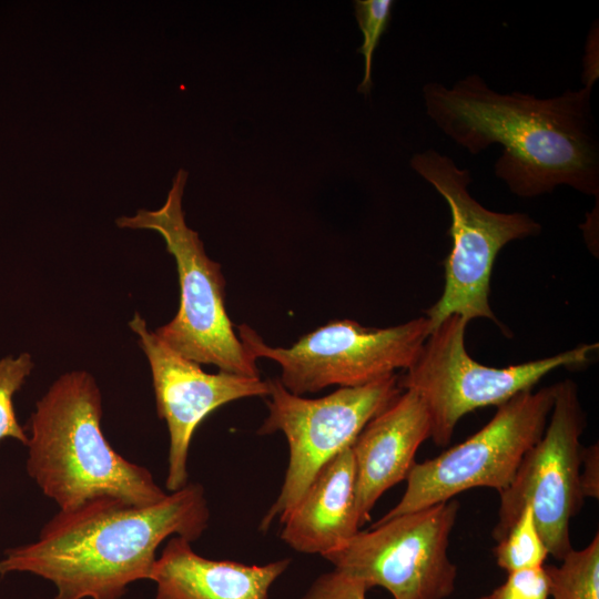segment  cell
I'll return each mask as SVG.
<instances>
[{"instance_id": "obj_1", "label": "cell", "mask_w": 599, "mask_h": 599, "mask_svg": "<svg viewBox=\"0 0 599 599\" xmlns=\"http://www.w3.org/2000/svg\"><path fill=\"white\" fill-rule=\"evenodd\" d=\"M593 84L550 99L500 93L476 74L451 88L424 85L426 114L454 142L477 154L497 143L495 173L521 197L568 185L599 193V146L590 109Z\"/></svg>"}, {"instance_id": "obj_2", "label": "cell", "mask_w": 599, "mask_h": 599, "mask_svg": "<svg viewBox=\"0 0 599 599\" xmlns=\"http://www.w3.org/2000/svg\"><path fill=\"white\" fill-rule=\"evenodd\" d=\"M204 489L187 484L151 506L103 497L59 510L35 541L4 551L0 575L30 572L51 581L53 599H120L150 579L159 546L170 536L190 542L207 528Z\"/></svg>"}, {"instance_id": "obj_3", "label": "cell", "mask_w": 599, "mask_h": 599, "mask_svg": "<svg viewBox=\"0 0 599 599\" xmlns=\"http://www.w3.org/2000/svg\"><path fill=\"white\" fill-rule=\"evenodd\" d=\"M102 395L87 370L58 377L30 417L27 471L41 491L70 510L103 497L151 506L167 494L148 468L116 453L101 429Z\"/></svg>"}, {"instance_id": "obj_4", "label": "cell", "mask_w": 599, "mask_h": 599, "mask_svg": "<svg viewBox=\"0 0 599 599\" xmlns=\"http://www.w3.org/2000/svg\"><path fill=\"white\" fill-rule=\"evenodd\" d=\"M187 173L180 170L162 207L139 210L116 220L120 227L149 229L161 234L174 257L180 305L175 316L156 335L174 352L222 372L260 377L256 361L245 351L225 307V280L221 265L211 260L199 234L184 219L182 196Z\"/></svg>"}, {"instance_id": "obj_5", "label": "cell", "mask_w": 599, "mask_h": 599, "mask_svg": "<svg viewBox=\"0 0 599 599\" xmlns=\"http://www.w3.org/2000/svg\"><path fill=\"white\" fill-rule=\"evenodd\" d=\"M468 321L459 315L445 318L427 337L417 359L399 379L426 406L432 422L430 438L444 447L458 422L486 406H500L517 394L532 389L547 374L559 368L586 366L598 343L580 344L560 354L511 365L485 366L465 347Z\"/></svg>"}, {"instance_id": "obj_6", "label": "cell", "mask_w": 599, "mask_h": 599, "mask_svg": "<svg viewBox=\"0 0 599 599\" xmlns=\"http://www.w3.org/2000/svg\"><path fill=\"white\" fill-rule=\"evenodd\" d=\"M410 166L444 197L451 216L443 294L425 311L432 332L448 316L459 315L468 322L490 319L508 335L489 304L493 265L506 244L539 234L541 225L525 213L484 207L468 192L469 171L433 149L415 154Z\"/></svg>"}, {"instance_id": "obj_7", "label": "cell", "mask_w": 599, "mask_h": 599, "mask_svg": "<svg viewBox=\"0 0 599 599\" xmlns=\"http://www.w3.org/2000/svg\"><path fill=\"white\" fill-rule=\"evenodd\" d=\"M236 329L247 354L255 361L277 363L278 380L300 396L329 386H362L395 374L396 369H408L432 333L426 316L386 328L339 319L303 335L291 347H276L265 343L247 324Z\"/></svg>"}, {"instance_id": "obj_8", "label": "cell", "mask_w": 599, "mask_h": 599, "mask_svg": "<svg viewBox=\"0 0 599 599\" xmlns=\"http://www.w3.org/2000/svg\"><path fill=\"white\" fill-rule=\"evenodd\" d=\"M267 382L268 415L257 434L283 433L288 445V464L281 491L261 520L263 532L275 519L284 518L319 469L351 447L367 423L402 393L396 374L362 386L339 387L319 398L295 395L278 378Z\"/></svg>"}, {"instance_id": "obj_9", "label": "cell", "mask_w": 599, "mask_h": 599, "mask_svg": "<svg viewBox=\"0 0 599 599\" xmlns=\"http://www.w3.org/2000/svg\"><path fill=\"white\" fill-rule=\"evenodd\" d=\"M555 394V385L521 392L498 406L494 417L468 439L415 463L403 497L379 520L448 501L473 488L506 489L527 451L544 435Z\"/></svg>"}, {"instance_id": "obj_10", "label": "cell", "mask_w": 599, "mask_h": 599, "mask_svg": "<svg viewBox=\"0 0 599 599\" xmlns=\"http://www.w3.org/2000/svg\"><path fill=\"white\" fill-rule=\"evenodd\" d=\"M458 510L450 499L378 520L323 557L335 571L368 589L382 587L393 599H446L457 577L448 544Z\"/></svg>"}, {"instance_id": "obj_11", "label": "cell", "mask_w": 599, "mask_h": 599, "mask_svg": "<svg viewBox=\"0 0 599 599\" xmlns=\"http://www.w3.org/2000/svg\"><path fill=\"white\" fill-rule=\"evenodd\" d=\"M555 386V402L544 435L527 451L509 486L499 493L493 537L501 540L522 509L529 507L549 555L561 561L573 549L570 521L585 498L580 486V437L586 415L575 382L565 379Z\"/></svg>"}, {"instance_id": "obj_12", "label": "cell", "mask_w": 599, "mask_h": 599, "mask_svg": "<svg viewBox=\"0 0 599 599\" xmlns=\"http://www.w3.org/2000/svg\"><path fill=\"white\" fill-rule=\"evenodd\" d=\"M129 327L139 338L152 374L156 412L170 435L165 487L171 493L187 485V456L195 429L216 408L233 400L267 397L270 386L261 377L220 370L204 372L200 364L171 349L135 313Z\"/></svg>"}, {"instance_id": "obj_13", "label": "cell", "mask_w": 599, "mask_h": 599, "mask_svg": "<svg viewBox=\"0 0 599 599\" xmlns=\"http://www.w3.org/2000/svg\"><path fill=\"white\" fill-rule=\"evenodd\" d=\"M423 400L406 389L370 419L351 446L355 464V509L359 528L385 491L406 479L415 455L430 437Z\"/></svg>"}, {"instance_id": "obj_14", "label": "cell", "mask_w": 599, "mask_h": 599, "mask_svg": "<svg viewBox=\"0 0 599 599\" xmlns=\"http://www.w3.org/2000/svg\"><path fill=\"white\" fill-rule=\"evenodd\" d=\"M290 564L287 558L262 566L207 559L174 536L156 558L150 580L156 585L155 599H268Z\"/></svg>"}, {"instance_id": "obj_15", "label": "cell", "mask_w": 599, "mask_h": 599, "mask_svg": "<svg viewBox=\"0 0 599 599\" xmlns=\"http://www.w3.org/2000/svg\"><path fill=\"white\" fill-rule=\"evenodd\" d=\"M281 539L292 549L322 557L359 531L355 464L351 447L326 463L281 520Z\"/></svg>"}, {"instance_id": "obj_16", "label": "cell", "mask_w": 599, "mask_h": 599, "mask_svg": "<svg viewBox=\"0 0 599 599\" xmlns=\"http://www.w3.org/2000/svg\"><path fill=\"white\" fill-rule=\"evenodd\" d=\"M552 599H599V534L582 549H571L559 566L545 567Z\"/></svg>"}, {"instance_id": "obj_17", "label": "cell", "mask_w": 599, "mask_h": 599, "mask_svg": "<svg viewBox=\"0 0 599 599\" xmlns=\"http://www.w3.org/2000/svg\"><path fill=\"white\" fill-rule=\"evenodd\" d=\"M494 554L498 567L507 572L544 566L549 552L529 507L522 509Z\"/></svg>"}, {"instance_id": "obj_18", "label": "cell", "mask_w": 599, "mask_h": 599, "mask_svg": "<svg viewBox=\"0 0 599 599\" xmlns=\"http://www.w3.org/2000/svg\"><path fill=\"white\" fill-rule=\"evenodd\" d=\"M33 367L32 356L28 352L0 358V441L13 438L24 445L28 444L29 437L17 419L13 397Z\"/></svg>"}, {"instance_id": "obj_19", "label": "cell", "mask_w": 599, "mask_h": 599, "mask_svg": "<svg viewBox=\"0 0 599 599\" xmlns=\"http://www.w3.org/2000/svg\"><path fill=\"white\" fill-rule=\"evenodd\" d=\"M393 6V0L354 1L355 18L363 33V43L357 52L364 57V77L357 90L365 95L372 90L373 57L382 35L389 26Z\"/></svg>"}, {"instance_id": "obj_20", "label": "cell", "mask_w": 599, "mask_h": 599, "mask_svg": "<svg viewBox=\"0 0 599 599\" xmlns=\"http://www.w3.org/2000/svg\"><path fill=\"white\" fill-rule=\"evenodd\" d=\"M549 579L544 566L508 572L504 583L480 599H548Z\"/></svg>"}, {"instance_id": "obj_21", "label": "cell", "mask_w": 599, "mask_h": 599, "mask_svg": "<svg viewBox=\"0 0 599 599\" xmlns=\"http://www.w3.org/2000/svg\"><path fill=\"white\" fill-rule=\"evenodd\" d=\"M367 590L362 581L333 570L319 576L301 599H366Z\"/></svg>"}, {"instance_id": "obj_22", "label": "cell", "mask_w": 599, "mask_h": 599, "mask_svg": "<svg viewBox=\"0 0 599 599\" xmlns=\"http://www.w3.org/2000/svg\"><path fill=\"white\" fill-rule=\"evenodd\" d=\"M580 486L583 497L599 496V450L598 444L582 449Z\"/></svg>"}]
</instances>
